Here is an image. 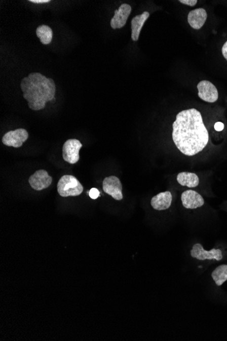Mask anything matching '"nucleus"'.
Returning a JSON list of instances; mask_svg holds the SVG:
<instances>
[{"mask_svg":"<svg viewBox=\"0 0 227 341\" xmlns=\"http://www.w3.org/2000/svg\"><path fill=\"white\" fill-rule=\"evenodd\" d=\"M173 141L181 153L187 156L200 153L209 141V133L200 111L184 110L176 116L173 123Z\"/></svg>","mask_w":227,"mask_h":341,"instance_id":"obj_1","label":"nucleus"},{"mask_svg":"<svg viewBox=\"0 0 227 341\" xmlns=\"http://www.w3.org/2000/svg\"><path fill=\"white\" fill-rule=\"evenodd\" d=\"M21 89L24 98L27 100L28 106L32 111L45 109L47 101L55 99V82L41 73H30L24 78L21 82Z\"/></svg>","mask_w":227,"mask_h":341,"instance_id":"obj_2","label":"nucleus"},{"mask_svg":"<svg viewBox=\"0 0 227 341\" xmlns=\"http://www.w3.org/2000/svg\"><path fill=\"white\" fill-rule=\"evenodd\" d=\"M57 191L61 197H75L83 192V187L75 177L64 175L57 183Z\"/></svg>","mask_w":227,"mask_h":341,"instance_id":"obj_3","label":"nucleus"},{"mask_svg":"<svg viewBox=\"0 0 227 341\" xmlns=\"http://www.w3.org/2000/svg\"><path fill=\"white\" fill-rule=\"evenodd\" d=\"M83 145L79 140L69 139L63 147V158L70 164H75L80 159L79 152Z\"/></svg>","mask_w":227,"mask_h":341,"instance_id":"obj_4","label":"nucleus"},{"mask_svg":"<svg viewBox=\"0 0 227 341\" xmlns=\"http://www.w3.org/2000/svg\"><path fill=\"white\" fill-rule=\"evenodd\" d=\"M29 133L26 129H17L5 133L3 138V143L6 146L19 148L27 141Z\"/></svg>","mask_w":227,"mask_h":341,"instance_id":"obj_5","label":"nucleus"},{"mask_svg":"<svg viewBox=\"0 0 227 341\" xmlns=\"http://www.w3.org/2000/svg\"><path fill=\"white\" fill-rule=\"evenodd\" d=\"M191 255L193 258L199 260H222L223 258L222 251L220 249H212L210 251L205 250L200 243L195 244L191 251Z\"/></svg>","mask_w":227,"mask_h":341,"instance_id":"obj_6","label":"nucleus"},{"mask_svg":"<svg viewBox=\"0 0 227 341\" xmlns=\"http://www.w3.org/2000/svg\"><path fill=\"white\" fill-rule=\"evenodd\" d=\"M103 189L115 200H121L123 198L122 184L117 177L110 176L103 179Z\"/></svg>","mask_w":227,"mask_h":341,"instance_id":"obj_7","label":"nucleus"},{"mask_svg":"<svg viewBox=\"0 0 227 341\" xmlns=\"http://www.w3.org/2000/svg\"><path fill=\"white\" fill-rule=\"evenodd\" d=\"M198 95L202 100L207 103H214L218 100V89L214 84L208 81H202L197 85Z\"/></svg>","mask_w":227,"mask_h":341,"instance_id":"obj_8","label":"nucleus"},{"mask_svg":"<svg viewBox=\"0 0 227 341\" xmlns=\"http://www.w3.org/2000/svg\"><path fill=\"white\" fill-rule=\"evenodd\" d=\"M53 178L49 176L47 171L39 169L29 179V183L31 188L36 191L47 189L52 184Z\"/></svg>","mask_w":227,"mask_h":341,"instance_id":"obj_9","label":"nucleus"},{"mask_svg":"<svg viewBox=\"0 0 227 341\" xmlns=\"http://www.w3.org/2000/svg\"><path fill=\"white\" fill-rule=\"evenodd\" d=\"M131 7L127 4H123L115 12V16L111 19L110 25L113 29H121L126 25L127 19L130 15Z\"/></svg>","mask_w":227,"mask_h":341,"instance_id":"obj_10","label":"nucleus"},{"mask_svg":"<svg viewBox=\"0 0 227 341\" xmlns=\"http://www.w3.org/2000/svg\"><path fill=\"white\" fill-rule=\"evenodd\" d=\"M182 204L187 209H195L204 204V199L200 193L193 190H187L181 195Z\"/></svg>","mask_w":227,"mask_h":341,"instance_id":"obj_11","label":"nucleus"},{"mask_svg":"<svg viewBox=\"0 0 227 341\" xmlns=\"http://www.w3.org/2000/svg\"><path fill=\"white\" fill-rule=\"evenodd\" d=\"M172 195L170 191L159 193L151 199V206L157 211L168 209L172 203Z\"/></svg>","mask_w":227,"mask_h":341,"instance_id":"obj_12","label":"nucleus"},{"mask_svg":"<svg viewBox=\"0 0 227 341\" xmlns=\"http://www.w3.org/2000/svg\"><path fill=\"white\" fill-rule=\"evenodd\" d=\"M208 15L204 9H197L191 11L188 15V23L194 29H200L206 23Z\"/></svg>","mask_w":227,"mask_h":341,"instance_id":"obj_13","label":"nucleus"},{"mask_svg":"<svg viewBox=\"0 0 227 341\" xmlns=\"http://www.w3.org/2000/svg\"><path fill=\"white\" fill-rule=\"evenodd\" d=\"M149 17L150 13L144 12L141 15L135 16L131 20V39L133 41H138L141 29Z\"/></svg>","mask_w":227,"mask_h":341,"instance_id":"obj_14","label":"nucleus"},{"mask_svg":"<svg viewBox=\"0 0 227 341\" xmlns=\"http://www.w3.org/2000/svg\"><path fill=\"white\" fill-rule=\"evenodd\" d=\"M177 181L179 184L193 188L200 184V179L196 174L192 173L183 172L178 174Z\"/></svg>","mask_w":227,"mask_h":341,"instance_id":"obj_15","label":"nucleus"},{"mask_svg":"<svg viewBox=\"0 0 227 341\" xmlns=\"http://www.w3.org/2000/svg\"><path fill=\"white\" fill-rule=\"evenodd\" d=\"M36 35L43 45H49L53 40V32L49 26L41 25L37 28Z\"/></svg>","mask_w":227,"mask_h":341,"instance_id":"obj_16","label":"nucleus"},{"mask_svg":"<svg viewBox=\"0 0 227 341\" xmlns=\"http://www.w3.org/2000/svg\"><path fill=\"white\" fill-rule=\"evenodd\" d=\"M213 280L216 286H221L227 281V265L222 264L217 267L212 273Z\"/></svg>","mask_w":227,"mask_h":341,"instance_id":"obj_17","label":"nucleus"},{"mask_svg":"<svg viewBox=\"0 0 227 341\" xmlns=\"http://www.w3.org/2000/svg\"><path fill=\"white\" fill-rule=\"evenodd\" d=\"M89 196H90L91 198L93 199V200H95V199L98 198L99 195H100V192H99L98 189L96 188L91 189V190L89 191Z\"/></svg>","mask_w":227,"mask_h":341,"instance_id":"obj_18","label":"nucleus"},{"mask_svg":"<svg viewBox=\"0 0 227 341\" xmlns=\"http://www.w3.org/2000/svg\"><path fill=\"white\" fill-rule=\"evenodd\" d=\"M179 3L183 4V5L189 6V7H195L197 5V0H180Z\"/></svg>","mask_w":227,"mask_h":341,"instance_id":"obj_19","label":"nucleus"},{"mask_svg":"<svg viewBox=\"0 0 227 341\" xmlns=\"http://www.w3.org/2000/svg\"><path fill=\"white\" fill-rule=\"evenodd\" d=\"M214 128L216 131H222V129H224V124L221 122H217L216 123H215Z\"/></svg>","mask_w":227,"mask_h":341,"instance_id":"obj_20","label":"nucleus"},{"mask_svg":"<svg viewBox=\"0 0 227 341\" xmlns=\"http://www.w3.org/2000/svg\"><path fill=\"white\" fill-rule=\"evenodd\" d=\"M222 53L223 57H224L225 59L227 61V41L224 44V45L222 46Z\"/></svg>","mask_w":227,"mask_h":341,"instance_id":"obj_21","label":"nucleus"},{"mask_svg":"<svg viewBox=\"0 0 227 341\" xmlns=\"http://www.w3.org/2000/svg\"><path fill=\"white\" fill-rule=\"evenodd\" d=\"M29 3L34 4H47L51 3V0H29Z\"/></svg>","mask_w":227,"mask_h":341,"instance_id":"obj_22","label":"nucleus"}]
</instances>
